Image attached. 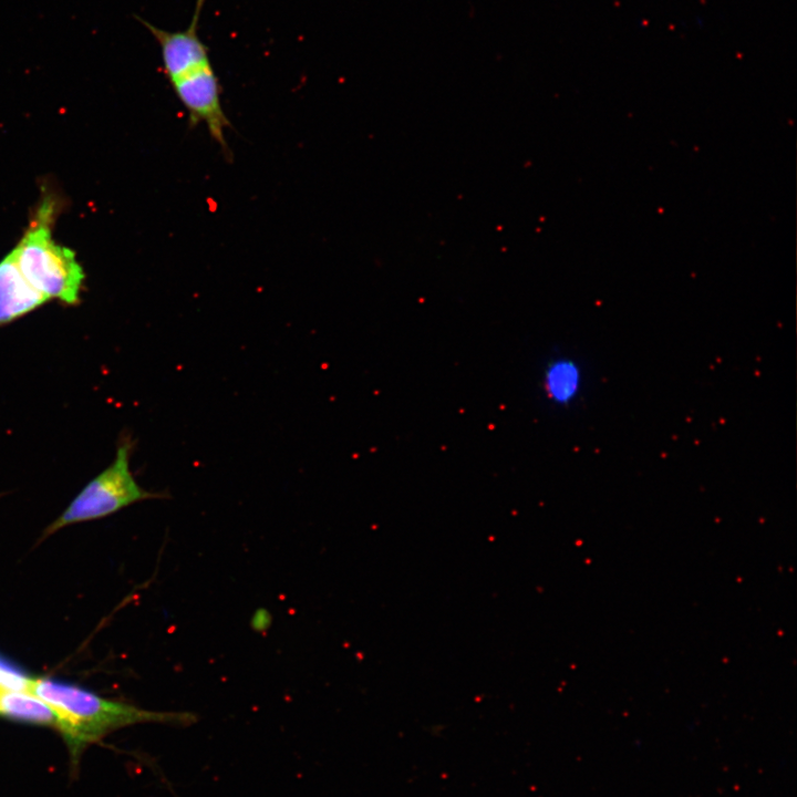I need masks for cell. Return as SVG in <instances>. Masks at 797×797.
Wrapping results in <instances>:
<instances>
[{
    "instance_id": "obj_1",
    "label": "cell",
    "mask_w": 797,
    "mask_h": 797,
    "mask_svg": "<svg viewBox=\"0 0 797 797\" xmlns=\"http://www.w3.org/2000/svg\"><path fill=\"white\" fill-rule=\"evenodd\" d=\"M206 0H196L186 29H161L135 15L156 40L163 72L176 97L185 107L192 126L204 124L210 137L230 155L225 131L230 126L221 104V86L207 45L199 37V20Z\"/></svg>"
},
{
    "instance_id": "obj_2",
    "label": "cell",
    "mask_w": 797,
    "mask_h": 797,
    "mask_svg": "<svg viewBox=\"0 0 797 797\" xmlns=\"http://www.w3.org/2000/svg\"><path fill=\"white\" fill-rule=\"evenodd\" d=\"M28 693L49 704L58 716L61 732L73 758L108 733L138 723L188 726L197 721L189 712H155L102 698L74 685L49 679H31Z\"/></svg>"
},
{
    "instance_id": "obj_3",
    "label": "cell",
    "mask_w": 797,
    "mask_h": 797,
    "mask_svg": "<svg viewBox=\"0 0 797 797\" xmlns=\"http://www.w3.org/2000/svg\"><path fill=\"white\" fill-rule=\"evenodd\" d=\"M53 213V203L45 199L14 248L17 261L29 283L49 300L77 304L84 273L74 252L52 239Z\"/></svg>"
},
{
    "instance_id": "obj_4",
    "label": "cell",
    "mask_w": 797,
    "mask_h": 797,
    "mask_svg": "<svg viewBox=\"0 0 797 797\" xmlns=\"http://www.w3.org/2000/svg\"><path fill=\"white\" fill-rule=\"evenodd\" d=\"M133 447L131 436H122L113 462L80 491L45 534L114 514L136 501L162 498V494L147 491L136 482L130 466Z\"/></svg>"
},
{
    "instance_id": "obj_5",
    "label": "cell",
    "mask_w": 797,
    "mask_h": 797,
    "mask_svg": "<svg viewBox=\"0 0 797 797\" xmlns=\"http://www.w3.org/2000/svg\"><path fill=\"white\" fill-rule=\"evenodd\" d=\"M48 300L25 279L13 249L0 261V325L25 315Z\"/></svg>"
},
{
    "instance_id": "obj_6",
    "label": "cell",
    "mask_w": 797,
    "mask_h": 797,
    "mask_svg": "<svg viewBox=\"0 0 797 797\" xmlns=\"http://www.w3.org/2000/svg\"><path fill=\"white\" fill-rule=\"evenodd\" d=\"M0 715L58 728V716L52 707L35 695L0 685Z\"/></svg>"
},
{
    "instance_id": "obj_7",
    "label": "cell",
    "mask_w": 797,
    "mask_h": 797,
    "mask_svg": "<svg viewBox=\"0 0 797 797\" xmlns=\"http://www.w3.org/2000/svg\"><path fill=\"white\" fill-rule=\"evenodd\" d=\"M544 390L557 405H568L578 396L582 385L579 365L570 359L550 362L544 373Z\"/></svg>"
}]
</instances>
